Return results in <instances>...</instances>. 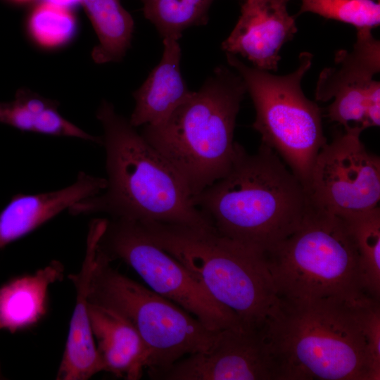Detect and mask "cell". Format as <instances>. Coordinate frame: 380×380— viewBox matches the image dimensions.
<instances>
[{"mask_svg": "<svg viewBox=\"0 0 380 380\" xmlns=\"http://www.w3.org/2000/svg\"><path fill=\"white\" fill-rule=\"evenodd\" d=\"M373 300L279 298L260 329L274 380H379L366 331Z\"/></svg>", "mask_w": 380, "mask_h": 380, "instance_id": "1", "label": "cell"}, {"mask_svg": "<svg viewBox=\"0 0 380 380\" xmlns=\"http://www.w3.org/2000/svg\"><path fill=\"white\" fill-rule=\"evenodd\" d=\"M192 202L218 233L263 253L298 227L310 198L273 149L261 143L251 154L236 142L228 171Z\"/></svg>", "mask_w": 380, "mask_h": 380, "instance_id": "2", "label": "cell"}, {"mask_svg": "<svg viewBox=\"0 0 380 380\" xmlns=\"http://www.w3.org/2000/svg\"><path fill=\"white\" fill-rule=\"evenodd\" d=\"M96 117L103 129L107 186L72 205L71 215L103 213L138 222L213 226L172 167L112 103L103 101Z\"/></svg>", "mask_w": 380, "mask_h": 380, "instance_id": "3", "label": "cell"}, {"mask_svg": "<svg viewBox=\"0 0 380 380\" xmlns=\"http://www.w3.org/2000/svg\"><path fill=\"white\" fill-rule=\"evenodd\" d=\"M246 89L220 65L164 122L141 134L172 167L191 197L222 177L235 153L234 132Z\"/></svg>", "mask_w": 380, "mask_h": 380, "instance_id": "4", "label": "cell"}, {"mask_svg": "<svg viewBox=\"0 0 380 380\" xmlns=\"http://www.w3.org/2000/svg\"><path fill=\"white\" fill-rule=\"evenodd\" d=\"M139 222L153 243L184 265L243 326L262 328L279 301L262 253L222 236L213 226Z\"/></svg>", "mask_w": 380, "mask_h": 380, "instance_id": "5", "label": "cell"}, {"mask_svg": "<svg viewBox=\"0 0 380 380\" xmlns=\"http://www.w3.org/2000/svg\"><path fill=\"white\" fill-rule=\"evenodd\" d=\"M262 255L279 298H372L363 288L357 248L345 220L310 201L298 227Z\"/></svg>", "mask_w": 380, "mask_h": 380, "instance_id": "6", "label": "cell"}, {"mask_svg": "<svg viewBox=\"0 0 380 380\" xmlns=\"http://www.w3.org/2000/svg\"><path fill=\"white\" fill-rule=\"evenodd\" d=\"M226 56L253 102L256 115L253 127L260 134L261 143L279 156L306 189L317 156L327 143L321 110L301 88L313 55L301 53L298 68L286 75L248 66L232 53H226Z\"/></svg>", "mask_w": 380, "mask_h": 380, "instance_id": "7", "label": "cell"}, {"mask_svg": "<svg viewBox=\"0 0 380 380\" xmlns=\"http://www.w3.org/2000/svg\"><path fill=\"white\" fill-rule=\"evenodd\" d=\"M110 263L97 247L89 301L117 312L134 326L147 352L149 376L210 345L217 331L209 330L187 311Z\"/></svg>", "mask_w": 380, "mask_h": 380, "instance_id": "8", "label": "cell"}, {"mask_svg": "<svg viewBox=\"0 0 380 380\" xmlns=\"http://www.w3.org/2000/svg\"><path fill=\"white\" fill-rule=\"evenodd\" d=\"M98 249L111 262L120 260L129 265L148 288L187 311L209 330L242 325L184 265L153 243L139 222L108 220Z\"/></svg>", "mask_w": 380, "mask_h": 380, "instance_id": "9", "label": "cell"}, {"mask_svg": "<svg viewBox=\"0 0 380 380\" xmlns=\"http://www.w3.org/2000/svg\"><path fill=\"white\" fill-rule=\"evenodd\" d=\"M362 130H344L317 156L307 192L310 202L346 217L370 210L380 200V159L360 140Z\"/></svg>", "mask_w": 380, "mask_h": 380, "instance_id": "10", "label": "cell"}, {"mask_svg": "<svg viewBox=\"0 0 380 380\" xmlns=\"http://www.w3.org/2000/svg\"><path fill=\"white\" fill-rule=\"evenodd\" d=\"M165 380H274L260 329L243 325L216 331L210 345L150 376Z\"/></svg>", "mask_w": 380, "mask_h": 380, "instance_id": "11", "label": "cell"}, {"mask_svg": "<svg viewBox=\"0 0 380 380\" xmlns=\"http://www.w3.org/2000/svg\"><path fill=\"white\" fill-rule=\"evenodd\" d=\"M289 1L246 0L222 49L246 58L257 68L277 70L281 47L297 32L295 17L287 11Z\"/></svg>", "mask_w": 380, "mask_h": 380, "instance_id": "12", "label": "cell"}, {"mask_svg": "<svg viewBox=\"0 0 380 380\" xmlns=\"http://www.w3.org/2000/svg\"><path fill=\"white\" fill-rule=\"evenodd\" d=\"M108 219L91 221L86 250L79 272L68 275L75 289V304L70 321L64 352L56 375L58 380H87L103 371L89 316V291L98 242Z\"/></svg>", "mask_w": 380, "mask_h": 380, "instance_id": "13", "label": "cell"}, {"mask_svg": "<svg viewBox=\"0 0 380 380\" xmlns=\"http://www.w3.org/2000/svg\"><path fill=\"white\" fill-rule=\"evenodd\" d=\"M106 186V179L80 172L74 183L61 189L13 196L0 211V250Z\"/></svg>", "mask_w": 380, "mask_h": 380, "instance_id": "14", "label": "cell"}, {"mask_svg": "<svg viewBox=\"0 0 380 380\" xmlns=\"http://www.w3.org/2000/svg\"><path fill=\"white\" fill-rule=\"evenodd\" d=\"M89 316L103 371L137 380L146 369L147 352L137 329L117 312L89 301Z\"/></svg>", "mask_w": 380, "mask_h": 380, "instance_id": "15", "label": "cell"}, {"mask_svg": "<svg viewBox=\"0 0 380 380\" xmlns=\"http://www.w3.org/2000/svg\"><path fill=\"white\" fill-rule=\"evenodd\" d=\"M179 40L163 38V52L159 63L133 94L135 107L129 119L134 127L156 125L169 116L192 93L180 69Z\"/></svg>", "mask_w": 380, "mask_h": 380, "instance_id": "16", "label": "cell"}, {"mask_svg": "<svg viewBox=\"0 0 380 380\" xmlns=\"http://www.w3.org/2000/svg\"><path fill=\"white\" fill-rule=\"evenodd\" d=\"M65 268L52 260L33 274L15 277L0 286V331L14 334L30 329L46 316L49 287L61 281Z\"/></svg>", "mask_w": 380, "mask_h": 380, "instance_id": "17", "label": "cell"}, {"mask_svg": "<svg viewBox=\"0 0 380 380\" xmlns=\"http://www.w3.org/2000/svg\"><path fill=\"white\" fill-rule=\"evenodd\" d=\"M0 122L23 131L80 138L102 145V138L84 132L58 111V103L20 89L15 99L0 102Z\"/></svg>", "mask_w": 380, "mask_h": 380, "instance_id": "18", "label": "cell"}, {"mask_svg": "<svg viewBox=\"0 0 380 380\" xmlns=\"http://www.w3.org/2000/svg\"><path fill=\"white\" fill-rule=\"evenodd\" d=\"M379 71V41L372 30L357 31L353 49L338 51L335 56V65L320 72L315 89L316 100L330 101L340 88L371 81Z\"/></svg>", "mask_w": 380, "mask_h": 380, "instance_id": "19", "label": "cell"}, {"mask_svg": "<svg viewBox=\"0 0 380 380\" xmlns=\"http://www.w3.org/2000/svg\"><path fill=\"white\" fill-rule=\"evenodd\" d=\"M95 29L99 44L92 51L97 63L118 62L130 46L134 23L120 0H82Z\"/></svg>", "mask_w": 380, "mask_h": 380, "instance_id": "20", "label": "cell"}, {"mask_svg": "<svg viewBox=\"0 0 380 380\" xmlns=\"http://www.w3.org/2000/svg\"><path fill=\"white\" fill-rule=\"evenodd\" d=\"M342 218L355 243L363 288L369 297L379 300L380 208Z\"/></svg>", "mask_w": 380, "mask_h": 380, "instance_id": "21", "label": "cell"}, {"mask_svg": "<svg viewBox=\"0 0 380 380\" xmlns=\"http://www.w3.org/2000/svg\"><path fill=\"white\" fill-rule=\"evenodd\" d=\"M328 107L331 121L344 130L358 128L362 131L380 125V82H372L358 87L343 89L334 95Z\"/></svg>", "mask_w": 380, "mask_h": 380, "instance_id": "22", "label": "cell"}, {"mask_svg": "<svg viewBox=\"0 0 380 380\" xmlns=\"http://www.w3.org/2000/svg\"><path fill=\"white\" fill-rule=\"evenodd\" d=\"M145 18L163 38L177 40L183 31L193 26L205 25L214 0H141Z\"/></svg>", "mask_w": 380, "mask_h": 380, "instance_id": "23", "label": "cell"}, {"mask_svg": "<svg viewBox=\"0 0 380 380\" xmlns=\"http://www.w3.org/2000/svg\"><path fill=\"white\" fill-rule=\"evenodd\" d=\"M298 14L313 13L355 27L372 30L380 24L379 0H301Z\"/></svg>", "mask_w": 380, "mask_h": 380, "instance_id": "24", "label": "cell"}, {"mask_svg": "<svg viewBox=\"0 0 380 380\" xmlns=\"http://www.w3.org/2000/svg\"><path fill=\"white\" fill-rule=\"evenodd\" d=\"M76 28L75 19L68 8L44 1L32 11L28 29L42 45L53 46L70 39Z\"/></svg>", "mask_w": 380, "mask_h": 380, "instance_id": "25", "label": "cell"}, {"mask_svg": "<svg viewBox=\"0 0 380 380\" xmlns=\"http://www.w3.org/2000/svg\"><path fill=\"white\" fill-rule=\"evenodd\" d=\"M366 331L374 369L377 374H380V305L379 300H372L367 307Z\"/></svg>", "mask_w": 380, "mask_h": 380, "instance_id": "26", "label": "cell"}, {"mask_svg": "<svg viewBox=\"0 0 380 380\" xmlns=\"http://www.w3.org/2000/svg\"><path fill=\"white\" fill-rule=\"evenodd\" d=\"M82 0H45L52 4L69 8L70 6L81 2Z\"/></svg>", "mask_w": 380, "mask_h": 380, "instance_id": "27", "label": "cell"}, {"mask_svg": "<svg viewBox=\"0 0 380 380\" xmlns=\"http://www.w3.org/2000/svg\"><path fill=\"white\" fill-rule=\"evenodd\" d=\"M3 379V376L1 374V367H0V379Z\"/></svg>", "mask_w": 380, "mask_h": 380, "instance_id": "28", "label": "cell"}, {"mask_svg": "<svg viewBox=\"0 0 380 380\" xmlns=\"http://www.w3.org/2000/svg\"><path fill=\"white\" fill-rule=\"evenodd\" d=\"M13 1H28V0H13Z\"/></svg>", "mask_w": 380, "mask_h": 380, "instance_id": "29", "label": "cell"}]
</instances>
